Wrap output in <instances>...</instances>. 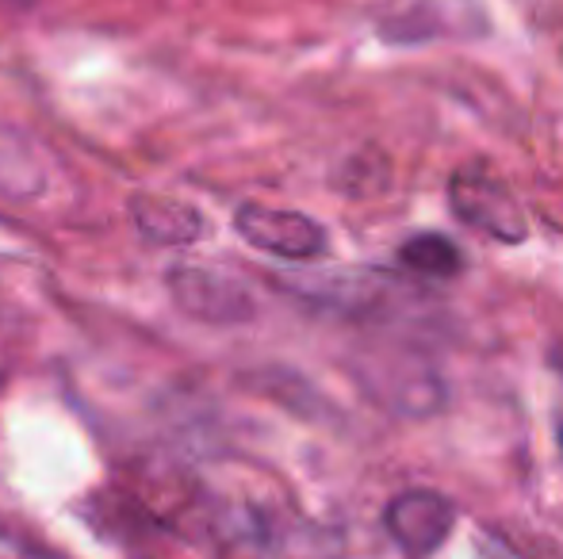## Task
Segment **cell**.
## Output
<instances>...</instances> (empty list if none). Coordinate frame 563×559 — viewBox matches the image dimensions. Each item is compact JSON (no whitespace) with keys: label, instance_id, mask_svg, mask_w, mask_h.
<instances>
[{"label":"cell","instance_id":"obj_1","mask_svg":"<svg viewBox=\"0 0 563 559\" xmlns=\"http://www.w3.org/2000/svg\"><path fill=\"white\" fill-rule=\"evenodd\" d=\"M449 208L456 219L503 246H521L529 238V223L521 200L510 192L506 180L487 172L483 165H464L449 180Z\"/></svg>","mask_w":563,"mask_h":559},{"label":"cell","instance_id":"obj_6","mask_svg":"<svg viewBox=\"0 0 563 559\" xmlns=\"http://www.w3.org/2000/svg\"><path fill=\"white\" fill-rule=\"evenodd\" d=\"M139 226L157 242H192L200 238L203 223L192 208H180L173 200H139L134 203Z\"/></svg>","mask_w":563,"mask_h":559},{"label":"cell","instance_id":"obj_7","mask_svg":"<svg viewBox=\"0 0 563 559\" xmlns=\"http://www.w3.org/2000/svg\"><path fill=\"white\" fill-rule=\"evenodd\" d=\"M0 559H62V556L46 552L43 545H35V540L20 537V533L0 529Z\"/></svg>","mask_w":563,"mask_h":559},{"label":"cell","instance_id":"obj_2","mask_svg":"<svg viewBox=\"0 0 563 559\" xmlns=\"http://www.w3.org/2000/svg\"><path fill=\"white\" fill-rule=\"evenodd\" d=\"M234 231L261 254L284 257V261H314L327 254V231L303 211H280L245 203L234 215Z\"/></svg>","mask_w":563,"mask_h":559},{"label":"cell","instance_id":"obj_5","mask_svg":"<svg viewBox=\"0 0 563 559\" xmlns=\"http://www.w3.org/2000/svg\"><path fill=\"white\" fill-rule=\"evenodd\" d=\"M399 261L407 265L410 272L430 277V280H452L464 272V254H460V246L438 231L410 234L399 246Z\"/></svg>","mask_w":563,"mask_h":559},{"label":"cell","instance_id":"obj_9","mask_svg":"<svg viewBox=\"0 0 563 559\" xmlns=\"http://www.w3.org/2000/svg\"><path fill=\"white\" fill-rule=\"evenodd\" d=\"M556 365H560V368H563V357H556Z\"/></svg>","mask_w":563,"mask_h":559},{"label":"cell","instance_id":"obj_3","mask_svg":"<svg viewBox=\"0 0 563 559\" xmlns=\"http://www.w3.org/2000/svg\"><path fill=\"white\" fill-rule=\"evenodd\" d=\"M452 522H456V506H452L441 491H430V487L402 491L384 506L387 537L415 559H426V556L438 552V548L449 540Z\"/></svg>","mask_w":563,"mask_h":559},{"label":"cell","instance_id":"obj_4","mask_svg":"<svg viewBox=\"0 0 563 559\" xmlns=\"http://www.w3.org/2000/svg\"><path fill=\"white\" fill-rule=\"evenodd\" d=\"M173 295L185 311L208 322H238L253 311L250 295L234 280L208 269H177L173 272Z\"/></svg>","mask_w":563,"mask_h":559},{"label":"cell","instance_id":"obj_8","mask_svg":"<svg viewBox=\"0 0 563 559\" xmlns=\"http://www.w3.org/2000/svg\"><path fill=\"white\" fill-rule=\"evenodd\" d=\"M556 445H560V452H563V422H560V429H556Z\"/></svg>","mask_w":563,"mask_h":559}]
</instances>
